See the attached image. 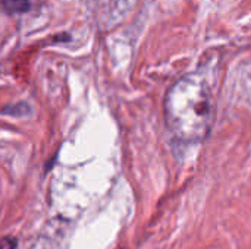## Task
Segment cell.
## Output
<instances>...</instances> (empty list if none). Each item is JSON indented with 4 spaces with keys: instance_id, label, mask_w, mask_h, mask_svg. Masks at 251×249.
<instances>
[{
    "instance_id": "obj_1",
    "label": "cell",
    "mask_w": 251,
    "mask_h": 249,
    "mask_svg": "<svg viewBox=\"0 0 251 249\" xmlns=\"http://www.w3.org/2000/svg\"><path fill=\"white\" fill-rule=\"evenodd\" d=\"M165 120L178 141H204L213 123V103L207 87L193 75L179 79L165 98Z\"/></svg>"
},
{
    "instance_id": "obj_2",
    "label": "cell",
    "mask_w": 251,
    "mask_h": 249,
    "mask_svg": "<svg viewBox=\"0 0 251 249\" xmlns=\"http://www.w3.org/2000/svg\"><path fill=\"white\" fill-rule=\"evenodd\" d=\"M1 114H9V116H15V117H25L28 114H31V107L28 103H16L12 106H6L1 110Z\"/></svg>"
},
{
    "instance_id": "obj_3",
    "label": "cell",
    "mask_w": 251,
    "mask_h": 249,
    "mask_svg": "<svg viewBox=\"0 0 251 249\" xmlns=\"http://www.w3.org/2000/svg\"><path fill=\"white\" fill-rule=\"evenodd\" d=\"M0 3L9 13H24L29 9L28 0H0Z\"/></svg>"
},
{
    "instance_id": "obj_4",
    "label": "cell",
    "mask_w": 251,
    "mask_h": 249,
    "mask_svg": "<svg viewBox=\"0 0 251 249\" xmlns=\"http://www.w3.org/2000/svg\"><path fill=\"white\" fill-rule=\"evenodd\" d=\"M18 245V239L12 236L0 238V249H15Z\"/></svg>"
}]
</instances>
